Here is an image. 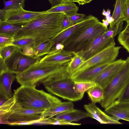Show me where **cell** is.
I'll list each match as a JSON object with an SVG mask.
<instances>
[{
  "label": "cell",
  "mask_w": 129,
  "mask_h": 129,
  "mask_svg": "<svg viewBox=\"0 0 129 129\" xmlns=\"http://www.w3.org/2000/svg\"><path fill=\"white\" fill-rule=\"evenodd\" d=\"M64 13L43 14L23 25L14 37L15 39H33L34 48L47 40L54 39L63 30L62 21Z\"/></svg>",
  "instance_id": "cell-1"
},
{
  "label": "cell",
  "mask_w": 129,
  "mask_h": 129,
  "mask_svg": "<svg viewBox=\"0 0 129 129\" xmlns=\"http://www.w3.org/2000/svg\"><path fill=\"white\" fill-rule=\"evenodd\" d=\"M68 63L50 64L39 61L16 74V78L21 85L36 87L67 72Z\"/></svg>",
  "instance_id": "cell-2"
},
{
  "label": "cell",
  "mask_w": 129,
  "mask_h": 129,
  "mask_svg": "<svg viewBox=\"0 0 129 129\" xmlns=\"http://www.w3.org/2000/svg\"><path fill=\"white\" fill-rule=\"evenodd\" d=\"M36 88L21 85L13 95L16 102L29 109L46 111L61 102L51 94Z\"/></svg>",
  "instance_id": "cell-3"
},
{
  "label": "cell",
  "mask_w": 129,
  "mask_h": 129,
  "mask_svg": "<svg viewBox=\"0 0 129 129\" xmlns=\"http://www.w3.org/2000/svg\"><path fill=\"white\" fill-rule=\"evenodd\" d=\"M108 28L100 21L82 28L73 34L63 43L64 50L78 52L85 48L96 37L105 33Z\"/></svg>",
  "instance_id": "cell-4"
},
{
  "label": "cell",
  "mask_w": 129,
  "mask_h": 129,
  "mask_svg": "<svg viewBox=\"0 0 129 129\" xmlns=\"http://www.w3.org/2000/svg\"><path fill=\"white\" fill-rule=\"evenodd\" d=\"M46 111L29 109L16 102L7 113L0 117V123L11 125L36 124L43 119L42 115Z\"/></svg>",
  "instance_id": "cell-5"
},
{
  "label": "cell",
  "mask_w": 129,
  "mask_h": 129,
  "mask_svg": "<svg viewBox=\"0 0 129 129\" xmlns=\"http://www.w3.org/2000/svg\"><path fill=\"white\" fill-rule=\"evenodd\" d=\"M75 81L67 72L43 85L51 93L69 101L76 102L81 100L84 94L75 92Z\"/></svg>",
  "instance_id": "cell-6"
},
{
  "label": "cell",
  "mask_w": 129,
  "mask_h": 129,
  "mask_svg": "<svg viewBox=\"0 0 129 129\" xmlns=\"http://www.w3.org/2000/svg\"><path fill=\"white\" fill-rule=\"evenodd\" d=\"M120 71L111 82L103 88L104 98L100 103L105 109L121 95L129 82V57Z\"/></svg>",
  "instance_id": "cell-7"
},
{
  "label": "cell",
  "mask_w": 129,
  "mask_h": 129,
  "mask_svg": "<svg viewBox=\"0 0 129 129\" xmlns=\"http://www.w3.org/2000/svg\"><path fill=\"white\" fill-rule=\"evenodd\" d=\"M121 48L120 46H115V45L107 47L85 60L73 74L78 73L96 65L110 63L114 61Z\"/></svg>",
  "instance_id": "cell-8"
},
{
  "label": "cell",
  "mask_w": 129,
  "mask_h": 129,
  "mask_svg": "<svg viewBox=\"0 0 129 129\" xmlns=\"http://www.w3.org/2000/svg\"><path fill=\"white\" fill-rule=\"evenodd\" d=\"M47 13V11L41 12L27 11L21 7L18 9L6 11L4 15L3 21L10 23L25 25Z\"/></svg>",
  "instance_id": "cell-9"
},
{
  "label": "cell",
  "mask_w": 129,
  "mask_h": 129,
  "mask_svg": "<svg viewBox=\"0 0 129 129\" xmlns=\"http://www.w3.org/2000/svg\"><path fill=\"white\" fill-rule=\"evenodd\" d=\"M105 32L95 38L84 49L76 52L86 60L107 47L115 45L114 38L107 37Z\"/></svg>",
  "instance_id": "cell-10"
},
{
  "label": "cell",
  "mask_w": 129,
  "mask_h": 129,
  "mask_svg": "<svg viewBox=\"0 0 129 129\" xmlns=\"http://www.w3.org/2000/svg\"><path fill=\"white\" fill-rule=\"evenodd\" d=\"M125 62V60L120 59L111 63L92 81L104 88L117 76Z\"/></svg>",
  "instance_id": "cell-11"
},
{
  "label": "cell",
  "mask_w": 129,
  "mask_h": 129,
  "mask_svg": "<svg viewBox=\"0 0 129 129\" xmlns=\"http://www.w3.org/2000/svg\"><path fill=\"white\" fill-rule=\"evenodd\" d=\"M99 21H100L97 18L92 15H89L87 16L84 20L63 30L56 37L53 39L54 44L52 47L58 43L63 44L68 38L79 29L91 26Z\"/></svg>",
  "instance_id": "cell-12"
},
{
  "label": "cell",
  "mask_w": 129,
  "mask_h": 129,
  "mask_svg": "<svg viewBox=\"0 0 129 129\" xmlns=\"http://www.w3.org/2000/svg\"><path fill=\"white\" fill-rule=\"evenodd\" d=\"M84 107L89 117L93 118L101 124H121L118 118L107 115L94 104L92 103L85 104Z\"/></svg>",
  "instance_id": "cell-13"
},
{
  "label": "cell",
  "mask_w": 129,
  "mask_h": 129,
  "mask_svg": "<svg viewBox=\"0 0 129 129\" xmlns=\"http://www.w3.org/2000/svg\"><path fill=\"white\" fill-rule=\"evenodd\" d=\"M105 111L111 116L129 122V101L116 100L105 108Z\"/></svg>",
  "instance_id": "cell-14"
},
{
  "label": "cell",
  "mask_w": 129,
  "mask_h": 129,
  "mask_svg": "<svg viewBox=\"0 0 129 129\" xmlns=\"http://www.w3.org/2000/svg\"><path fill=\"white\" fill-rule=\"evenodd\" d=\"M110 64L95 66L78 73L73 74L71 75V77L74 81H92Z\"/></svg>",
  "instance_id": "cell-15"
},
{
  "label": "cell",
  "mask_w": 129,
  "mask_h": 129,
  "mask_svg": "<svg viewBox=\"0 0 129 129\" xmlns=\"http://www.w3.org/2000/svg\"><path fill=\"white\" fill-rule=\"evenodd\" d=\"M16 76V74L9 71L0 74V98L8 99L13 96L11 85Z\"/></svg>",
  "instance_id": "cell-16"
},
{
  "label": "cell",
  "mask_w": 129,
  "mask_h": 129,
  "mask_svg": "<svg viewBox=\"0 0 129 129\" xmlns=\"http://www.w3.org/2000/svg\"><path fill=\"white\" fill-rule=\"evenodd\" d=\"M73 55V52L63 49L54 53L47 54L39 61L48 63L64 64L69 63Z\"/></svg>",
  "instance_id": "cell-17"
},
{
  "label": "cell",
  "mask_w": 129,
  "mask_h": 129,
  "mask_svg": "<svg viewBox=\"0 0 129 129\" xmlns=\"http://www.w3.org/2000/svg\"><path fill=\"white\" fill-rule=\"evenodd\" d=\"M55 117L57 119L72 122L78 121L83 119L89 117V116L87 112L74 109L58 114Z\"/></svg>",
  "instance_id": "cell-18"
},
{
  "label": "cell",
  "mask_w": 129,
  "mask_h": 129,
  "mask_svg": "<svg viewBox=\"0 0 129 129\" xmlns=\"http://www.w3.org/2000/svg\"><path fill=\"white\" fill-rule=\"evenodd\" d=\"M73 102L71 101L61 102L57 104L44 112L42 115L43 118L54 117L58 114L73 109L74 105Z\"/></svg>",
  "instance_id": "cell-19"
},
{
  "label": "cell",
  "mask_w": 129,
  "mask_h": 129,
  "mask_svg": "<svg viewBox=\"0 0 129 129\" xmlns=\"http://www.w3.org/2000/svg\"><path fill=\"white\" fill-rule=\"evenodd\" d=\"M79 8L73 2L61 3L47 10L48 13H64L68 16L77 13Z\"/></svg>",
  "instance_id": "cell-20"
},
{
  "label": "cell",
  "mask_w": 129,
  "mask_h": 129,
  "mask_svg": "<svg viewBox=\"0 0 129 129\" xmlns=\"http://www.w3.org/2000/svg\"><path fill=\"white\" fill-rule=\"evenodd\" d=\"M24 25L10 23L4 21H0V35L14 37Z\"/></svg>",
  "instance_id": "cell-21"
},
{
  "label": "cell",
  "mask_w": 129,
  "mask_h": 129,
  "mask_svg": "<svg viewBox=\"0 0 129 129\" xmlns=\"http://www.w3.org/2000/svg\"><path fill=\"white\" fill-rule=\"evenodd\" d=\"M23 55L22 49H18L6 61L5 63L9 71L16 74L17 73L18 64Z\"/></svg>",
  "instance_id": "cell-22"
},
{
  "label": "cell",
  "mask_w": 129,
  "mask_h": 129,
  "mask_svg": "<svg viewBox=\"0 0 129 129\" xmlns=\"http://www.w3.org/2000/svg\"><path fill=\"white\" fill-rule=\"evenodd\" d=\"M86 92L92 103H100L104 99L103 89L101 86L98 84L90 88Z\"/></svg>",
  "instance_id": "cell-23"
},
{
  "label": "cell",
  "mask_w": 129,
  "mask_h": 129,
  "mask_svg": "<svg viewBox=\"0 0 129 129\" xmlns=\"http://www.w3.org/2000/svg\"><path fill=\"white\" fill-rule=\"evenodd\" d=\"M127 0H116L112 17L114 20L110 26L120 22L122 19L123 13Z\"/></svg>",
  "instance_id": "cell-24"
},
{
  "label": "cell",
  "mask_w": 129,
  "mask_h": 129,
  "mask_svg": "<svg viewBox=\"0 0 129 129\" xmlns=\"http://www.w3.org/2000/svg\"><path fill=\"white\" fill-rule=\"evenodd\" d=\"M73 55L68 65L67 71L71 76L84 62L83 57L78 52H73Z\"/></svg>",
  "instance_id": "cell-25"
},
{
  "label": "cell",
  "mask_w": 129,
  "mask_h": 129,
  "mask_svg": "<svg viewBox=\"0 0 129 129\" xmlns=\"http://www.w3.org/2000/svg\"><path fill=\"white\" fill-rule=\"evenodd\" d=\"M41 59V57L28 56L23 54L18 64L17 74L25 70L32 65L39 61Z\"/></svg>",
  "instance_id": "cell-26"
},
{
  "label": "cell",
  "mask_w": 129,
  "mask_h": 129,
  "mask_svg": "<svg viewBox=\"0 0 129 129\" xmlns=\"http://www.w3.org/2000/svg\"><path fill=\"white\" fill-rule=\"evenodd\" d=\"M54 44L53 39L47 40L40 43L33 48L35 56L39 57L47 54Z\"/></svg>",
  "instance_id": "cell-27"
},
{
  "label": "cell",
  "mask_w": 129,
  "mask_h": 129,
  "mask_svg": "<svg viewBox=\"0 0 129 129\" xmlns=\"http://www.w3.org/2000/svg\"><path fill=\"white\" fill-rule=\"evenodd\" d=\"M40 124L57 125H80L81 124L70 122L58 119L55 117H51L44 118L37 123Z\"/></svg>",
  "instance_id": "cell-28"
},
{
  "label": "cell",
  "mask_w": 129,
  "mask_h": 129,
  "mask_svg": "<svg viewBox=\"0 0 129 129\" xmlns=\"http://www.w3.org/2000/svg\"><path fill=\"white\" fill-rule=\"evenodd\" d=\"M96 85L93 81H75L74 90L77 93L84 95L85 92Z\"/></svg>",
  "instance_id": "cell-29"
},
{
  "label": "cell",
  "mask_w": 129,
  "mask_h": 129,
  "mask_svg": "<svg viewBox=\"0 0 129 129\" xmlns=\"http://www.w3.org/2000/svg\"><path fill=\"white\" fill-rule=\"evenodd\" d=\"M25 0H3L4 7L3 9L6 11L18 9L25 7Z\"/></svg>",
  "instance_id": "cell-30"
},
{
  "label": "cell",
  "mask_w": 129,
  "mask_h": 129,
  "mask_svg": "<svg viewBox=\"0 0 129 129\" xmlns=\"http://www.w3.org/2000/svg\"><path fill=\"white\" fill-rule=\"evenodd\" d=\"M124 20L123 19L119 22L111 26H109L105 32V34L108 38H114L117 34L121 31Z\"/></svg>",
  "instance_id": "cell-31"
},
{
  "label": "cell",
  "mask_w": 129,
  "mask_h": 129,
  "mask_svg": "<svg viewBox=\"0 0 129 129\" xmlns=\"http://www.w3.org/2000/svg\"><path fill=\"white\" fill-rule=\"evenodd\" d=\"M19 49L14 45L0 49V58L5 62L15 51Z\"/></svg>",
  "instance_id": "cell-32"
},
{
  "label": "cell",
  "mask_w": 129,
  "mask_h": 129,
  "mask_svg": "<svg viewBox=\"0 0 129 129\" xmlns=\"http://www.w3.org/2000/svg\"><path fill=\"white\" fill-rule=\"evenodd\" d=\"M13 44L17 46L19 49H22L27 46L33 47L34 44L33 39L29 38H24L15 39Z\"/></svg>",
  "instance_id": "cell-33"
},
{
  "label": "cell",
  "mask_w": 129,
  "mask_h": 129,
  "mask_svg": "<svg viewBox=\"0 0 129 129\" xmlns=\"http://www.w3.org/2000/svg\"><path fill=\"white\" fill-rule=\"evenodd\" d=\"M118 40L119 44L129 53V32L122 31L119 34Z\"/></svg>",
  "instance_id": "cell-34"
},
{
  "label": "cell",
  "mask_w": 129,
  "mask_h": 129,
  "mask_svg": "<svg viewBox=\"0 0 129 129\" xmlns=\"http://www.w3.org/2000/svg\"><path fill=\"white\" fill-rule=\"evenodd\" d=\"M14 37L0 35V49L13 45Z\"/></svg>",
  "instance_id": "cell-35"
},
{
  "label": "cell",
  "mask_w": 129,
  "mask_h": 129,
  "mask_svg": "<svg viewBox=\"0 0 129 129\" xmlns=\"http://www.w3.org/2000/svg\"><path fill=\"white\" fill-rule=\"evenodd\" d=\"M86 16L84 14L77 13L72 16H68L69 20L73 25L83 20Z\"/></svg>",
  "instance_id": "cell-36"
},
{
  "label": "cell",
  "mask_w": 129,
  "mask_h": 129,
  "mask_svg": "<svg viewBox=\"0 0 129 129\" xmlns=\"http://www.w3.org/2000/svg\"><path fill=\"white\" fill-rule=\"evenodd\" d=\"M117 100L120 101H129V82L123 92Z\"/></svg>",
  "instance_id": "cell-37"
},
{
  "label": "cell",
  "mask_w": 129,
  "mask_h": 129,
  "mask_svg": "<svg viewBox=\"0 0 129 129\" xmlns=\"http://www.w3.org/2000/svg\"><path fill=\"white\" fill-rule=\"evenodd\" d=\"M74 25L69 20L68 15L64 13L62 21V26L63 30Z\"/></svg>",
  "instance_id": "cell-38"
},
{
  "label": "cell",
  "mask_w": 129,
  "mask_h": 129,
  "mask_svg": "<svg viewBox=\"0 0 129 129\" xmlns=\"http://www.w3.org/2000/svg\"><path fill=\"white\" fill-rule=\"evenodd\" d=\"M123 19L126 22L129 21V0H127L123 13Z\"/></svg>",
  "instance_id": "cell-39"
},
{
  "label": "cell",
  "mask_w": 129,
  "mask_h": 129,
  "mask_svg": "<svg viewBox=\"0 0 129 129\" xmlns=\"http://www.w3.org/2000/svg\"><path fill=\"white\" fill-rule=\"evenodd\" d=\"M22 50L23 53L24 55L30 56H35L33 48L31 46H26Z\"/></svg>",
  "instance_id": "cell-40"
},
{
  "label": "cell",
  "mask_w": 129,
  "mask_h": 129,
  "mask_svg": "<svg viewBox=\"0 0 129 129\" xmlns=\"http://www.w3.org/2000/svg\"><path fill=\"white\" fill-rule=\"evenodd\" d=\"M0 74L9 71L5 62H4L2 59L0 58Z\"/></svg>",
  "instance_id": "cell-41"
},
{
  "label": "cell",
  "mask_w": 129,
  "mask_h": 129,
  "mask_svg": "<svg viewBox=\"0 0 129 129\" xmlns=\"http://www.w3.org/2000/svg\"><path fill=\"white\" fill-rule=\"evenodd\" d=\"M92 0H72V2H77L79 5H83L86 4L88 3Z\"/></svg>",
  "instance_id": "cell-42"
},
{
  "label": "cell",
  "mask_w": 129,
  "mask_h": 129,
  "mask_svg": "<svg viewBox=\"0 0 129 129\" xmlns=\"http://www.w3.org/2000/svg\"><path fill=\"white\" fill-rule=\"evenodd\" d=\"M52 7L58 5L62 3V0H48Z\"/></svg>",
  "instance_id": "cell-43"
},
{
  "label": "cell",
  "mask_w": 129,
  "mask_h": 129,
  "mask_svg": "<svg viewBox=\"0 0 129 129\" xmlns=\"http://www.w3.org/2000/svg\"><path fill=\"white\" fill-rule=\"evenodd\" d=\"M106 19L110 25L112 24L114 21L113 19L112 16H111V14L106 16Z\"/></svg>",
  "instance_id": "cell-44"
},
{
  "label": "cell",
  "mask_w": 129,
  "mask_h": 129,
  "mask_svg": "<svg viewBox=\"0 0 129 129\" xmlns=\"http://www.w3.org/2000/svg\"><path fill=\"white\" fill-rule=\"evenodd\" d=\"M6 11L4 9L0 10V21H3L4 15Z\"/></svg>",
  "instance_id": "cell-45"
},
{
  "label": "cell",
  "mask_w": 129,
  "mask_h": 129,
  "mask_svg": "<svg viewBox=\"0 0 129 129\" xmlns=\"http://www.w3.org/2000/svg\"><path fill=\"white\" fill-rule=\"evenodd\" d=\"M102 23L103 25L106 27L108 28L109 23L106 20L103 19L102 20Z\"/></svg>",
  "instance_id": "cell-46"
},
{
  "label": "cell",
  "mask_w": 129,
  "mask_h": 129,
  "mask_svg": "<svg viewBox=\"0 0 129 129\" xmlns=\"http://www.w3.org/2000/svg\"><path fill=\"white\" fill-rule=\"evenodd\" d=\"M126 22L127 24L126 26L123 30L126 32H129V21Z\"/></svg>",
  "instance_id": "cell-47"
},
{
  "label": "cell",
  "mask_w": 129,
  "mask_h": 129,
  "mask_svg": "<svg viewBox=\"0 0 129 129\" xmlns=\"http://www.w3.org/2000/svg\"><path fill=\"white\" fill-rule=\"evenodd\" d=\"M62 3H64L72 2V0H62Z\"/></svg>",
  "instance_id": "cell-48"
},
{
  "label": "cell",
  "mask_w": 129,
  "mask_h": 129,
  "mask_svg": "<svg viewBox=\"0 0 129 129\" xmlns=\"http://www.w3.org/2000/svg\"><path fill=\"white\" fill-rule=\"evenodd\" d=\"M102 14L104 16H106V12L104 9H103Z\"/></svg>",
  "instance_id": "cell-49"
},
{
  "label": "cell",
  "mask_w": 129,
  "mask_h": 129,
  "mask_svg": "<svg viewBox=\"0 0 129 129\" xmlns=\"http://www.w3.org/2000/svg\"><path fill=\"white\" fill-rule=\"evenodd\" d=\"M110 13H111V12H110V10L109 9H107V11H106V16L109 15L110 14Z\"/></svg>",
  "instance_id": "cell-50"
}]
</instances>
